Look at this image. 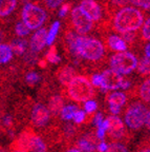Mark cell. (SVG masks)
<instances>
[{"instance_id": "1", "label": "cell", "mask_w": 150, "mask_h": 152, "mask_svg": "<svg viewBox=\"0 0 150 152\" xmlns=\"http://www.w3.org/2000/svg\"><path fill=\"white\" fill-rule=\"evenodd\" d=\"M144 23V14L133 7H123L113 17V30L120 34L136 32Z\"/></svg>"}, {"instance_id": "2", "label": "cell", "mask_w": 150, "mask_h": 152, "mask_svg": "<svg viewBox=\"0 0 150 152\" xmlns=\"http://www.w3.org/2000/svg\"><path fill=\"white\" fill-rule=\"evenodd\" d=\"M94 89L86 76L76 75L66 87V95L75 102H85L94 97Z\"/></svg>"}, {"instance_id": "3", "label": "cell", "mask_w": 150, "mask_h": 152, "mask_svg": "<svg viewBox=\"0 0 150 152\" xmlns=\"http://www.w3.org/2000/svg\"><path fill=\"white\" fill-rule=\"evenodd\" d=\"M148 110L143 104L134 102L127 106L124 114V121L131 131H138L146 123Z\"/></svg>"}, {"instance_id": "4", "label": "cell", "mask_w": 150, "mask_h": 152, "mask_svg": "<svg viewBox=\"0 0 150 152\" xmlns=\"http://www.w3.org/2000/svg\"><path fill=\"white\" fill-rule=\"evenodd\" d=\"M111 69L115 70L121 75H127L136 69L138 59L132 53L123 51L117 52V54L112 55L109 59Z\"/></svg>"}, {"instance_id": "5", "label": "cell", "mask_w": 150, "mask_h": 152, "mask_svg": "<svg viewBox=\"0 0 150 152\" xmlns=\"http://www.w3.org/2000/svg\"><path fill=\"white\" fill-rule=\"evenodd\" d=\"M46 19V13L42 7L33 3H26L22 10V21L30 30H38Z\"/></svg>"}, {"instance_id": "6", "label": "cell", "mask_w": 150, "mask_h": 152, "mask_svg": "<svg viewBox=\"0 0 150 152\" xmlns=\"http://www.w3.org/2000/svg\"><path fill=\"white\" fill-rule=\"evenodd\" d=\"M102 83L101 89L103 91H115L118 89H128L130 87V81L126 80L121 74L112 69L105 70L101 74Z\"/></svg>"}, {"instance_id": "7", "label": "cell", "mask_w": 150, "mask_h": 152, "mask_svg": "<svg viewBox=\"0 0 150 152\" xmlns=\"http://www.w3.org/2000/svg\"><path fill=\"white\" fill-rule=\"evenodd\" d=\"M71 23L79 35H85L92 31L94 28V23H92L94 21L89 19V17L80 9V7H74L71 11Z\"/></svg>"}, {"instance_id": "8", "label": "cell", "mask_w": 150, "mask_h": 152, "mask_svg": "<svg viewBox=\"0 0 150 152\" xmlns=\"http://www.w3.org/2000/svg\"><path fill=\"white\" fill-rule=\"evenodd\" d=\"M35 131L32 127H27L24 129L9 145V151H21V152H28L31 147L32 140L35 136Z\"/></svg>"}, {"instance_id": "9", "label": "cell", "mask_w": 150, "mask_h": 152, "mask_svg": "<svg viewBox=\"0 0 150 152\" xmlns=\"http://www.w3.org/2000/svg\"><path fill=\"white\" fill-rule=\"evenodd\" d=\"M106 119L108 123L107 131H106L108 133V138H110L112 142L125 140L124 137L127 135V132L125 130L124 123L122 121V119L117 115L108 116Z\"/></svg>"}, {"instance_id": "10", "label": "cell", "mask_w": 150, "mask_h": 152, "mask_svg": "<svg viewBox=\"0 0 150 152\" xmlns=\"http://www.w3.org/2000/svg\"><path fill=\"white\" fill-rule=\"evenodd\" d=\"M50 114L44 104L37 102L34 104L31 114V125L35 128H43L48 124Z\"/></svg>"}, {"instance_id": "11", "label": "cell", "mask_w": 150, "mask_h": 152, "mask_svg": "<svg viewBox=\"0 0 150 152\" xmlns=\"http://www.w3.org/2000/svg\"><path fill=\"white\" fill-rule=\"evenodd\" d=\"M107 104L109 106V111L113 114L121 113V109L122 107L126 104L127 102V95L124 92H119V91H113V92L109 93L106 97Z\"/></svg>"}, {"instance_id": "12", "label": "cell", "mask_w": 150, "mask_h": 152, "mask_svg": "<svg viewBox=\"0 0 150 152\" xmlns=\"http://www.w3.org/2000/svg\"><path fill=\"white\" fill-rule=\"evenodd\" d=\"M80 9L89 17L92 21H100L102 18V9L96 0H82Z\"/></svg>"}, {"instance_id": "13", "label": "cell", "mask_w": 150, "mask_h": 152, "mask_svg": "<svg viewBox=\"0 0 150 152\" xmlns=\"http://www.w3.org/2000/svg\"><path fill=\"white\" fill-rule=\"evenodd\" d=\"M99 144V138L94 132L87 133L77 140L76 147L81 152H96L97 145Z\"/></svg>"}, {"instance_id": "14", "label": "cell", "mask_w": 150, "mask_h": 152, "mask_svg": "<svg viewBox=\"0 0 150 152\" xmlns=\"http://www.w3.org/2000/svg\"><path fill=\"white\" fill-rule=\"evenodd\" d=\"M46 37L47 31L45 28H40L33 35L30 42V49L33 52L39 53L40 51L43 50V48L46 45Z\"/></svg>"}, {"instance_id": "15", "label": "cell", "mask_w": 150, "mask_h": 152, "mask_svg": "<svg viewBox=\"0 0 150 152\" xmlns=\"http://www.w3.org/2000/svg\"><path fill=\"white\" fill-rule=\"evenodd\" d=\"M63 104V98L60 95H53V96H50L48 99V107H47L50 116L55 117V118L59 117V115L61 114V111L64 107Z\"/></svg>"}, {"instance_id": "16", "label": "cell", "mask_w": 150, "mask_h": 152, "mask_svg": "<svg viewBox=\"0 0 150 152\" xmlns=\"http://www.w3.org/2000/svg\"><path fill=\"white\" fill-rule=\"evenodd\" d=\"M57 79L63 86H67V83L76 76V70L71 66H63L59 68L56 73Z\"/></svg>"}, {"instance_id": "17", "label": "cell", "mask_w": 150, "mask_h": 152, "mask_svg": "<svg viewBox=\"0 0 150 152\" xmlns=\"http://www.w3.org/2000/svg\"><path fill=\"white\" fill-rule=\"evenodd\" d=\"M107 45L111 51L115 52H123L127 51V43L122 37L117 35H111L107 38Z\"/></svg>"}, {"instance_id": "18", "label": "cell", "mask_w": 150, "mask_h": 152, "mask_svg": "<svg viewBox=\"0 0 150 152\" xmlns=\"http://www.w3.org/2000/svg\"><path fill=\"white\" fill-rule=\"evenodd\" d=\"M17 0H0V17H7L15 11Z\"/></svg>"}, {"instance_id": "19", "label": "cell", "mask_w": 150, "mask_h": 152, "mask_svg": "<svg viewBox=\"0 0 150 152\" xmlns=\"http://www.w3.org/2000/svg\"><path fill=\"white\" fill-rule=\"evenodd\" d=\"M138 94L143 102H150V78L146 79L141 83V86L138 87Z\"/></svg>"}, {"instance_id": "20", "label": "cell", "mask_w": 150, "mask_h": 152, "mask_svg": "<svg viewBox=\"0 0 150 152\" xmlns=\"http://www.w3.org/2000/svg\"><path fill=\"white\" fill-rule=\"evenodd\" d=\"M27 41L24 40V39H16V40H13L11 43V48H12V51L14 54L16 55H23L24 53L27 50Z\"/></svg>"}, {"instance_id": "21", "label": "cell", "mask_w": 150, "mask_h": 152, "mask_svg": "<svg viewBox=\"0 0 150 152\" xmlns=\"http://www.w3.org/2000/svg\"><path fill=\"white\" fill-rule=\"evenodd\" d=\"M13 51L11 45L0 43V62L1 64H6L13 57Z\"/></svg>"}, {"instance_id": "22", "label": "cell", "mask_w": 150, "mask_h": 152, "mask_svg": "<svg viewBox=\"0 0 150 152\" xmlns=\"http://www.w3.org/2000/svg\"><path fill=\"white\" fill-rule=\"evenodd\" d=\"M78 110H79V107L76 106V104H67V106L63 107L60 116H61V118L63 119V121H68L74 118V115H75Z\"/></svg>"}, {"instance_id": "23", "label": "cell", "mask_w": 150, "mask_h": 152, "mask_svg": "<svg viewBox=\"0 0 150 152\" xmlns=\"http://www.w3.org/2000/svg\"><path fill=\"white\" fill-rule=\"evenodd\" d=\"M138 72L143 76H149L150 75V58L144 57L140 61H138L136 66Z\"/></svg>"}, {"instance_id": "24", "label": "cell", "mask_w": 150, "mask_h": 152, "mask_svg": "<svg viewBox=\"0 0 150 152\" xmlns=\"http://www.w3.org/2000/svg\"><path fill=\"white\" fill-rule=\"evenodd\" d=\"M59 28H60V22L59 21H55L52 24L50 28H49L48 33H47V37H46V45H52L54 43L55 39H56L57 35L59 33Z\"/></svg>"}, {"instance_id": "25", "label": "cell", "mask_w": 150, "mask_h": 152, "mask_svg": "<svg viewBox=\"0 0 150 152\" xmlns=\"http://www.w3.org/2000/svg\"><path fill=\"white\" fill-rule=\"evenodd\" d=\"M45 58H46L47 61L50 62V64H58V62H60V60H61L60 56H59V55L57 54V49H56V47H54L53 45H50L49 50L47 51Z\"/></svg>"}, {"instance_id": "26", "label": "cell", "mask_w": 150, "mask_h": 152, "mask_svg": "<svg viewBox=\"0 0 150 152\" xmlns=\"http://www.w3.org/2000/svg\"><path fill=\"white\" fill-rule=\"evenodd\" d=\"M78 127L75 126L74 124H69L67 123L65 126L63 127V134H64V137L66 138H71V137H75L77 135V132H78Z\"/></svg>"}, {"instance_id": "27", "label": "cell", "mask_w": 150, "mask_h": 152, "mask_svg": "<svg viewBox=\"0 0 150 152\" xmlns=\"http://www.w3.org/2000/svg\"><path fill=\"white\" fill-rule=\"evenodd\" d=\"M106 152H128L127 148L120 142H110L107 147Z\"/></svg>"}, {"instance_id": "28", "label": "cell", "mask_w": 150, "mask_h": 152, "mask_svg": "<svg viewBox=\"0 0 150 152\" xmlns=\"http://www.w3.org/2000/svg\"><path fill=\"white\" fill-rule=\"evenodd\" d=\"M15 32L18 36L20 37H24V36H27L31 32V30L26 26V24L24 23L23 21L22 22H18L15 26Z\"/></svg>"}, {"instance_id": "29", "label": "cell", "mask_w": 150, "mask_h": 152, "mask_svg": "<svg viewBox=\"0 0 150 152\" xmlns=\"http://www.w3.org/2000/svg\"><path fill=\"white\" fill-rule=\"evenodd\" d=\"M141 38L144 41L150 40V17L143 23L141 31Z\"/></svg>"}, {"instance_id": "30", "label": "cell", "mask_w": 150, "mask_h": 152, "mask_svg": "<svg viewBox=\"0 0 150 152\" xmlns=\"http://www.w3.org/2000/svg\"><path fill=\"white\" fill-rule=\"evenodd\" d=\"M40 78H41L40 75L36 72H28L25 75V80L30 86H34L35 83H37L40 80Z\"/></svg>"}, {"instance_id": "31", "label": "cell", "mask_w": 150, "mask_h": 152, "mask_svg": "<svg viewBox=\"0 0 150 152\" xmlns=\"http://www.w3.org/2000/svg\"><path fill=\"white\" fill-rule=\"evenodd\" d=\"M98 109V104L94 100L92 99H89L87 102H85L84 104V111L86 112L87 114H94V112L97 111Z\"/></svg>"}, {"instance_id": "32", "label": "cell", "mask_w": 150, "mask_h": 152, "mask_svg": "<svg viewBox=\"0 0 150 152\" xmlns=\"http://www.w3.org/2000/svg\"><path fill=\"white\" fill-rule=\"evenodd\" d=\"M74 121L77 125H80V124L85 123V119H86V112H84V110H78L76 112V114L74 115Z\"/></svg>"}, {"instance_id": "33", "label": "cell", "mask_w": 150, "mask_h": 152, "mask_svg": "<svg viewBox=\"0 0 150 152\" xmlns=\"http://www.w3.org/2000/svg\"><path fill=\"white\" fill-rule=\"evenodd\" d=\"M136 36H138V34H136V32H126V33L122 34V38L124 39L125 41H126L127 45H132V43L136 41Z\"/></svg>"}, {"instance_id": "34", "label": "cell", "mask_w": 150, "mask_h": 152, "mask_svg": "<svg viewBox=\"0 0 150 152\" xmlns=\"http://www.w3.org/2000/svg\"><path fill=\"white\" fill-rule=\"evenodd\" d=\"M130 3H132L134 7L150 10V0H130Z\"/></svg>"}, {"instance_id": "35", "label": "cell", "mask_w": 150, "mask_h": 152, "mask_svg": "<svg viewBox=\"0 0 150 152\" xmlns=\"http://www.w3.org/2000/svg\"><path fill=\"white\" fill-rule=\"evenodd\" d=\"M36 58H37V53L33 52V51L30 49V51L25 52V55H24V61L26 64H34L36 61Z\"/></svg>"}, {"instance_id": "36", "label": "cell", "mask_w": 150, "mask_h": 152, "mask_svg": "<svg viewBox=\"0 0 150 152\" xmlns=\"http://www.w3.org/2000/svg\"><path fill=\"white\" fill-rule=\"evenodd\" d=\"M90 83L94 87L97 88H101V83H102V76L101 74H94V75L90 77Z\"/></svg>"}, {"instance_id": "37", "label": "cell", "mask_w": 150, "mask_h": 152, "mask_svg": "<svg viewBox=\"0 0 150 152\" xmlns=\"http://www.w3.org/2000/svg\"><path fill=\"white\" fill-rule=\"evenodd\" d=\"M103 121H104V117H103V114H102L101 112H98V113H96L94 115L92 121H94V124L96 125L97 128H98L99 126H101V124Z\"/></svg>"}, {"instance_id": "38", "label": "cell", "mask_w": 150, "mask_h": 152, "mask_svg": "<svg viewBox=\"0 0 150 152\" xmlns=\"http://www.w3.org/2000/svg\"><path fill=\"white\" fill-rule=\"evenodd\" d=\"M130 2V0H110V3L115 7H126L128 3Z\"/></svg>"}, {"instance_id": "39", "label": "cell", "mask_w": 150, "mask_h": 152, "mask_svg": "<svg viewBox=\"0 0 150 152\" xmlns=\"http://www.w3.org/2000/svg\"><path fill=\"white\" fill-rule=\"evenodd\" d=\"M45 2H46L47 7H48L49 9H56L59 5L62 4L63 0H45Z\"/></svg>"}, {"instance_id": "40", "label": "cell", "mask_w": 150, "mask_h": 152, "mask_svg": "<svg viewBox=\"0 0 150 152\" xmlns=\"http://www.w3.org/2000/svg\"><path fill=\"white\" fill-rule=\"evenodd\" d=\"M69 9H71V5H69V4H67V3L63 4L61 7V9H60V11H59V16L61 17V18L65 17L66 14L68 13V11H69Z\"/></svg>"}, {"instance_id": "41", "label": "cell", "mask_w": 150, "mask_h": 152, "mask_svg": "<svg viewBox=\"0 0 150 152\" xmlns=\"http://www.w3.org/2000/svg\"><path fill=\"white\" fill-rule=\"evenodd\" d=\"M107 147H108V144H106L104 140H100L99 144L97 145V150H98V152H106Z\"/></svg>"}, {"instance_id": "42", "label": "cell", "mask_w": 150, "mask_h": 152, "mask_svg": "<svg viewBox=\"0 0 150 152\" xmlns=\"http://www.w3.org/2000/svg\"><path fill=\"white\" fill-rule=\"evenodd\" d=\"M47 60H46V58H43V59H40V60H38V66H40V68H46V66H47Z\"/></svg>"}, {"instance_id": "43", "label": "cell", "mask_w": 150, "mask_h": 152, "mask_svg": "<svg viewBox=\"0 0 150 152\" xmlns=\"http://www.w3.org/2000/svg\"><path fill=\"white\" fill-rule=\"evenodd\" d=\"M145 56L150 58V43H148L145 47Z\"/></svg>"}, {"instance_id": "44", "label": "cell", "mask_w": 150, "mask_h": 152, "mask_svg": "<svg viewBox=\"0 0 150 152\" xmlns=\"http://www.w3.org/2000/svg\"><path fill=\"white\" fill-rule=\"evenodd\" d=\"M146 125H147V127H148V129L150 130V112L148 111V113H147V116H146Z\"/></svg>"}, {"instance_id": "45", "label": "cell", "mask_w": 150, "mask_h": 152, "mask_svg": "<svg viewBox=\"0 0 150 152\" xmlns=\"http://www.w3.org/2000/svg\"><path fill=\"white\" fill-rule=\"evenodd\" d=\"M138 152H150V146H144Z\"/></svg>"}, {"instance_id": "46", "label": "cell", "mask_w": 150, "mask_h": 152, "mask_svg": "<svg viewBox=\"0 0 150 152\" xmlns=\"http://www.w3.org/2000/svg\"><path fill=\"white\" fill-rule=\"evenodd\" d=\"M65 152H81L77 147H71V148H68Z\"/></svg>"}, {"instance_id": "47", "label": "cell", "mask_w": 150, "mask_h": 152, "mask_svg": "<svg viewBox=\"0 0 150 152\" xmlns=\"http://www.w3.org/2000/svg\"><path fill=\"white\" fill-rule=\"evenodd\" d=\"M14 152H21V151H14Z\"/></svg>"}]
</instances>
